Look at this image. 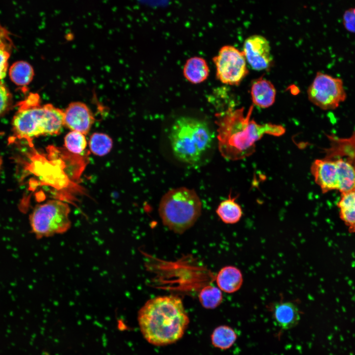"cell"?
I'll use <instances>...</instances> for the list:
<instances>
[{"label":"cell","mask_w":355,"mask_h":355,"mask_svg":"<svg viewBox=\"0 0 355 355\" xmlns=\"http://www.w3.org/2000/svg\"><path fill=\"white\" fill-rule=\"evenodd\" d=\"M253 108V106H250L245 115L244 107L229 108L217 115L218 146L225 159L235 161L248 157L254 152L255 142L265 135L279 137L285 133L282 125L258 124L250 119Z\"/></svg>","instance_id":"6da1fadb"},{"label":"cell","mask_w":355,"mask_h":355,"mask_svg":"<svg viewBox=\"0 0 355 355\" xmlns=\"http://www.w3.org/2000/svg\"><path fill=\"white\" fill-rule=\"evenodd\" d=\"M138 321L143 338L149 343L163 346L182 337L189 319L179 297L165 295L147 300L138 312Z\"/></svg>","instance_id":"7a4b0ae2"},{"label":"cell","mask_w":355,"mask_h":355,"mask_svg":"<svg viewBox=\"0 0 355 355\" xmlns=\"http://www.w3.org/2000/svg\"><path fill=\"white\" fill-rule=\"evenodd\" d=\"M64 126V111L51 104L41 105L37 94H30L20 103L12 120L14 135L27 141L59 134Z\"/></svg>","instance_id":"3957f363"},{"label":"cell","mask_w":355,"mask_h":355,"mask_svg":"<svg viewBox=\"0 0 355 355\" xmlns=\"http://www.w3.org/2000/svg\"><path fill=\"white\" fill-rule=\"evenodd\" d=\"M174 156L183 163L197 164L212 146L214 135L204 121L182 116L173 124L169 134Z\"/></svg>","instance_id":"277c9868"},{"label":"cell","mask_w":355,"mask_h":355,"mask_svg":"<svg viewBox=\"0 0 355 355\" xmlns=\"http://www.w3.org/2000/svg\"><path fill=\"white\" fill-rule=\"evenodd\" d=\"M202 203L194 189L173 188L162 197L158 212L164 225L178 234L191 228L201 214Z\"/></svg>","instance_id":"5b68a950"},{"label":"cell","mask_w":355,"mask_h":355,"mask_svg":"<svg viewBox=\"0 0 355 355\" xmlns=\"http://www.w3.org/2000/svg\"><path fill=\"white\" fill-rule=\"evenodd\" d=\"M70 213L69 205L59 200L37 206L30 217L32 232L38 239L66 232L71 226Z\"/></svg>","instance_id":"8992f818"},{"label":"cell","mask_w":355,"mask_h":355,"mask_svg":"<svg viewBox=\"0 0 355 355\" xmlns=\"http://www.w3.org/2000/svg\"><path fill=\"white\" fill-rule=\"evenodd\" d=\"M309 100L324 110H334L347 99L343 80L319 71L307 90Z\"/></svg>","instance_id":"52a82bcc"},{"label":"cell","mask_w":355,"mask_h":355,"mask_svg":"<svg viewBox=\"0 0 355 355\" xmlns=\"http://www.w3.org/2000/svg\"><path fill=\"white\" fill-rule=\"evenodd\" d=\"M217 78L222 83L238 85L248 73L243 51L231 45H225L213 58Z\"/></svg>","instance_id":"ba28073f"},{"label":"cell","mask_w":355,"mask_h":355,"mask_svg":"<svg viewBox=\"0 0 355 355\" xmlns=\"http://www.w3.org/2000/svg\"><path fill=\"white\" fill-rule=\"evenodd\" d=\"M243 52L247 62L254 70H269L273 64L270 43L261 35H252L246 38Z\"/></svg>","instance_id":"9c48e42d"},{"label":"cell","mask_w":355,"mask_h":355,"mask_svg":"<svg viewBox=\"0 0 355 355\" xmlns=\"http://www.w3.org/2000/svg\"><path fill=\"white\" fill-rule=\"evenodd\" d=\"M311 171L322 193L338 190V170L334 159L325 157L316 159L312 164Z\"/></svg>","instance_id":"30bf717a"},{"label":"cell","mask_w":355,"mask_h":355,"mask_svg":"<svg viewBox=\"0 0 355 355\" xmlns=\"http://www.w3.org/2000/svg\"><path fill=\"white\" fill-rule=\"evenodd\" d=\"M94 121L91 110L82 102L71 103L64 111V126L85 135L89 132Z\"/></svg>","instance_id":"8fae6325"},{"label":"cell","mask_w":355,"mask_h":355,"mask_svg":"<svg viewBox=\"0 0 355 355\" xmlns=\"http://www.w3.org/2000/svg\"><path fill=\"white\" fill-rule=\"evenodd\" d=\"M269 310L277 324L284 329H289L298 323L300 311L297 306L291 301H278L269 306Z\"/></svg>","instance_id":"7c38bea8"},{"label":"cell","mask_w":355,"mask_h":355,"mask_svg":"<svg viewBox=\"0 0 355 355\" xmlns=\"http://www.w3.org/2000/svg\"><path fill=\"white\" fill-rule=\"evenodd\" d=\"M330 142V147L326 150L325 158L335 159H343L355 166V131L348 138H339L334 135H327Z\"/></svg>","instance_id":"4fadbf2b"},{"label":"cell","mask_w":355,"mask_h":355,"mask_svg":"<svg viewBox=\"0 0 355 355\" xmlns=\"http://www.w3.org/2000/svg\"><path fill=\"white\" fill-rule=\"evenodd\" d=\"M250 95L253 104L260 108H268L275 101L276 90L271 81L260 77L252 81Z\"/></svg>","instance_id":"5bb4252c"},{"label":"cell","mask_w":355,"mask_h":355,"mask_svg":"<svg viewBox=\"0 0 355 355\" xmlns=\"http://www.w3.org/2000/svg\"><path fill=\"white\" fill-rule=\"evenodd\" d=\"M216 282L218 287L226 293H232L237 291L243 283L241 270L234 266H226L218 272Z\"/></svg>","instance_id":"9a60e30c"},{"label":"cell","mask_w":355,"mask_h":355,"mask_svg":"<svg viewBox=\"0 0 355 355\" xmlns=\"http://www.w3.org/2000/svg\"><path fill=\"white\" fill-rule=\"evenodd\" d=\"M339 216L351 233L355 232V191L341 194L337 204Z\"/></svg>","instance_id":"2e32d148"},{"label":"cell","mask_w":355,"mask_h":355,"mask_svg":"<svg viewBox=\"0 0 355 355\" xmlns=\"http://www.w3.org/2000/svg\"><path fill=\"white\" fill-rule=\"evenodd\" d=\"M183 75L192 83L203 82L209 75V68L206 60L200 57L188 59L183 68Z\"/></svg>","instance_id":"e0dca14e"},{"label":"cell","mask_w":355,"mask_h":355,"mask_svg":"<svg viewBox=\"0 0 355 355\" xmlns=\"http://www.w3.org/2000/svg\"><path fill=\"white\" fill-rule=\"evenodd\" d=\"M334 160L338 170V190L341 194L355 191V166L343 158Z\"/></svg>","instance_id":"ac0fdd59"},{"label":"cell","mask_w":355,"mask_h":355,"mask_svg":"<svg viewBox=\"0 0 355 355\" xmlns=\"http://www.w3.org/2000/svg\"><path fill=\"white\" fill-rule=\"evenodd\" d=\"M236 197H231L230 194L228 198L220 202L216 210V214L225 223H236L242 216V210L240 205L236 202Z\"/></svg>","instance_id":"d6986e66"},{"label":"cell","mask_w":355,"mask_h":355,"mask_svg":"<svg viewBox=\"0 0 355 355\" xmlns=\"http://www.w3.org/2000/svg\"><path fill=\"white\" fill-rule=\"evenodd\" d=\"M9 75L12 81L19 86L28 85L33 80L34 71L28 62L19 61L15 62L9 70Z\"/></svg>","instance_id":"ffe728a7"},{"label":"cell","mask_w":355,"mask_h":355,"mask_svg":"<svg viewBox=\"0 0 355 355\" xmlns=\"http://www.w3.org/2000/svg\"><path fill=\"white\" fill-rule=\"evenodd\" d=\"M213 345L221 350L230 348L235 342L237 336L234 330L227 325L216 327L211 334Z\"/></svg>","instance_id":"44dd1931"},{"label":"cell","mask_w":355,"mask_h":355,"mask_svg":"<svg viewBox=\"0 0 355 355\" xmlns=\"http://www.w3.org/2000/svg\"><path fill=\"white\" fill-rule=\"evenodd\" d=\"M89 146L93 154L99 156H103L107 154L111 150L113 141L106 134L94 133L90 136Z\"/></svg>","instance_id":"7402d4cb"},{"label":"cell","mask_w":355,"mask_h":355,"mask_svg":"<svg viewBox=\"0 0 355 355\" xmlns=\"http://www.w3.org/2000/svg\"><path fill=\"white\" fill-rule=\"evenodd\" d=\"M222 298L221 290L213 285L204 287L199 295L200 303L204 308L208 309L217 307L222 302Z\"/></svg>","instance_id":"603a6c76"},{"label":"cell","mask_w":355,"mask_h":355,"mask_svg":"<svg viewBox=\"0 0 355 355\" xmlns=\"http://www.w3.org/2000/svg\"><path fill=\"white\" fill-rule=\"evenodd\" d=\"M87 141L85 135L76 131H71L64 138V145L73 154H80L86 149Z\"/></svg>","instance_id":"cb8c5ba5"},{"label":"cell","mask_w":355,"mask_h":355,"mask_svg":"<svg viewBox=\"0 0 355 355\" xmlns=\"http://www.w3.org/2000/svg\"><path fill=\"white\" fill-rule=\"evenodd\" d=\"M0 37V80L5 77L8 68L10 52L6 43Z\"/></svg>","instance_id":"d4e9b609"},{"label":"cell","mask_w":355,"mask_h":355,"mask_svg":"<svg viewBox=\"0 0 355 355\" xmlns=\"http://www.w3.org/2000/svg\"><path fill=\"white\" fill-rule=\"evenodd\" d=\"M343 24L348 32L355 34V7L345 11L343 16Z\"/></svg>","instance_id":"484cf974"},{"label":"cell","mask_w":355,"mask_h":355,"mask_svg":"<svg viewBox=\"0 0 355 355\" xmlns=\"http://www.w3.org/2000/svg\"><path fill=\"white\" fill-rule=\"evenodd\" d=\"M11 101V95L4 85L0 81V115L7 108Z\"/></svg>","instance_id":"4316f807"},{"label":"cell","mask_w":355,"mask_h":355,"mask_svg":"<svg viewBox=\"0 0 355 355\" xmlns=\"http://www.w3.org/2000/svg\"><path fill=\"white\" fill-rule=\"evenodd\" d=\"M1 164V159H0V167Z\"/></svg>","instance_id":"83f0119b"}]
</instances>
